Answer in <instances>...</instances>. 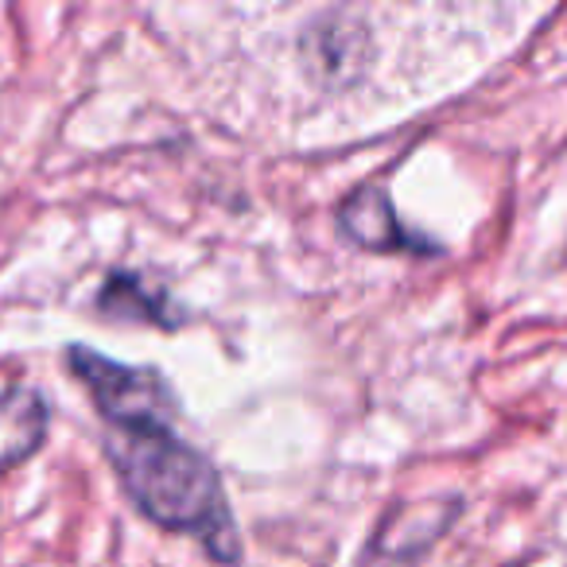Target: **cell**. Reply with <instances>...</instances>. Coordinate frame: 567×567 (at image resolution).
<instances>
[{
  "mask_svg": "<svg viewBox=\"0 0 567 567\" xmlns=\"http://www.w3.org/2000/svg\"><path fill=\"white\" fill-rule=\"evenodd\" d=\"M66 365L90 389L97 416L110 424V432L172 427L179 420V396L156 365L117 362V358L82 347V342L66 347Z\"/></svg>",
  "mask_w": 567,
  "mask_h": 567,
  "instance_id": "cell-2",
  "label": "cell"
},
{
  "mask_svg": "<svg viewBox=\"0 0 567 567\" xmlns=\"http://www.w3.org/2000/svg\"><path fill=\"white\" fill-rule=\"evenodd\" d=\"M117 478L133 505L148 520L172 533L195 536L206 556L218 564H237L241 536L234 528L226 489L214 463L172 427H136L105 435Z\"/></svg>",
  "mask_w": 567,
  "mask_h": 567,
  "instance_id": "cell-1",
  "label": "cell"
},
{
  "mask_svg": "<svg viewBox=\"0 0 567 567\" xmlns=\"http://www.w3.org/2000/svg\"><path fill=\"white\" fill-rule=\"evenodd\" d=\"M97 316L105 319H121V323H148L159 331H179L187 323V311L172 300L164 284L144 280L133 268H113L102 280L94 296Z\"/></svg>",
  "mask_w": 567,
  "mask_h": 567,
  "instance_id": "cell-4",
  "label": "cell"
},
{
  "mask_svg": "<svg viewBox=\"0 0 567 567\" xmlns=\"http://www.w3.org/2000/svg\"><path fill=\"white\" fill-rule=\"evenodd\" d=\"M339 234L370 252H412V257L440 252V241H432L424 229H412L409 221H401L393 198L381 183H362L342 198Z\"/></svg>",
  "mask_w": 567,
  "mask_h": 567,
  "instance_id": "cell-3",
  "label": "cell"
},
{
  "mask_svg": "<svg viewBox=\"0 0 567 567\" xmlns=\"http://www.w3.org/2000/svg\"><path fill=\"white\" fill-rule=\"evenodd\" d=\"M51 409L40 389L0 385V474L28 463L48 443Z\"/></svg>",
  "mask_w": 567,
  "mask_h": 567,
  "instance_id": "cell-5",
  "label": "cell"
}]
</instances>
